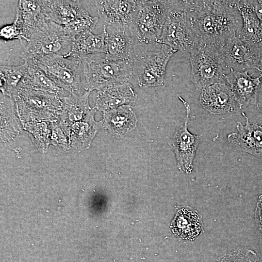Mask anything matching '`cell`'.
Returning <instances> with one entry per match:
<instances>
[{
	"instance_id": "20",
	"label": "cell",
	"mask_w": 262,
	"mask_h": 262,
	"mask_svg": "<svg viewBox=\"0 0 262 262\" xmlns=\"http://www.w3.org/2000/svg\"><path fill=\"white\" fill-rule=\"evenodd\" d=\"M46 19L66 26L87 12L79 0H41Z\"/></svg>"
},
{
	"instance_id": "8",
	"label": "cell",
	"mask_w": 262,
	"mask_h": 262,
	"mask_svg": "<svg viewBox=\"0 0 262 262\" xmlns=\"http://www.w3.org/2000/svg\"><path fill=\"white\" fill-rule=\"evenodd\" d=\"M165 2L166 18L158 44L190 53L198 43L186 21V0H165Z\"/></svg>"
},
{
	"instance_id": "4",
	"label": "cell",
	"mask_w": 262,
	"mask_h": 262,
	"mask_svg": "<svg viewBox=\"0 0 262 262\" xmlns=\"http://www.w3.org/2000/svg\"><path fill=\"white\" fill-rule=\"evenodd\" d=\"M24 62L32 63L42 70L58 86L69 94L81 96L84 85L82 62L79 59L69 60L62 55H49Z\"/></svg>"
},
{
	"instance_id": "34",
	"label": "cell",
	"mask_w": 262,
	"mask_h": 262,
	"mask_svg": "<svg viewBox=\"0 0 262 262\" xmlns=\"http://www.w3.org/2000/svg\"><path fill=\"white\" fill-rule=\"evenodd\" d=\"M255 219L259 229L262 232V195L259 196L255 212Z\"/></svg>"
},
{
	"instance_id": "35",
	"label": "cell",
	"mask_w": 262,
	"mask_h": 262,
	"mask_svg": "<svg viewBox=\"0 0 262 262\" xmlns=\"http://www.w3.org/2000/svg\"><path fill=\"white\" fill-rule=\"evenodd\" d=\"M253 3L256 14L262 22V0H253Z\"/></svg>"
},
{
	"instance_id": "21",
	"label": "cell",
	"mask_w": 262,
	"mask_h": 262,
	"mask_svg": "<svg viewBox=\"0 0 262 262\" xmlns=\"http://www.w3.org/2000/svg\"><path fill=\"white\" fill-rule=\"evenodd\" d=\"M103 128L117 138L123 137L136 126L137 120L130 105H124L103 112Z\"/></svg>"
},
{
	"instance_id": "15",
	"label": "cell",
	"mask_w": 262,
	"mask_h": 262,
	"mask_svg": "<svg viewBox=\"0 0 262 262\" xmlns=\"http://www.w3.org/2000/svg\"><path fill=\"white\" fill-rule=\"evenodd\" d=\"M199 101L202 107L213 115L234 112L236 103L227 82L213 84L201 89Z\"/></svg>"
},
{
	"instance_id": "17",
	"label": "cell",
	"mask_w": 262,
	"mask_h": 262,
	"mask_svg": "<svg viewBox=\"0 0 262 262\" xmlns=\"http://www.w3.org/2000/svg\"><path fill=\"white\" fill-rule=\"evenodd\" d=\"M97 110L92 108L81 120L72 124L65 131L70 149L80 152L89 148L98 131L103 128L102 121H96Z\"/></svg>"
},
{
	"instance_id": "18",
	"label": "cell",
	"mask_w": 262,
	"mask_h": 262,
	"mask_svg": "<svg viewBox=\"0 0 262 262\" xmlns=\"http://www.w3.org/2000/svg\"><path fill=\"white\" fill-rule=\"evenodd\" d=\"M137 95L129 82L105 87L95 94L93 99L97 110L108 112L134 101Z\"/></svg>"
},
{
	"instance_id": "24",
	"label": "cell",
	"mask_w": 262,
	"mask_h": 262,
	"mask_svg": "<svg viewBox=\"0 0 262 262\" xmlns=\"http://www.w3.org/2000/svg\"><path fill=\"white\" fill-rule=\"evenodd\" d=\"M90 92L81 96L69 94L63 97V107L58 124L65 132L72 124L82 119L92 108L89 103Z\"/></svg>"
},
{
	"instance_id": "22",
	"label": "cell",
	"mask_w": 262,
	"mask_h": 262,
	"mask_svg": "<svg viewBox=\"0 0 262 262\" xmlns=\"http://www.w3.org/2000/svg\"><path fill=\"white\" fill-rule=\"evenodd\" d=\"M242 18L239 37L246 43L262 49V22L254 10L253 0H237Z\"/></svg>"
},
{
	"instance_id": "23",
	"label": "cell",
	"mask_w": 262,
	"mask_h": 262,
	"mask_svg": "<svg viewBox=\"0 0 262 262\" xmlns=\"http://www.w3.org/2000/svg\"><path fill=\"white\" fill-rule=\"evenodd\" d=\"M170 228L178 237L193 241L202 231L201 216L196 211L190 208L180 209L176 212Z\"/></svg>"
},
{
	"instance_id": "16",
	"label": "cell",
	"mask_w": 262,
	"mask_h": 262,
	"mask_svg": "<svg viewBox=\"0 0 262 262\" xmlns=\"http://www.w3.org/2000/svg\"><path fill=\"white\" fill-rule=\"evenodd\" d=\"M110 33L106 25L103 30L105 33L106 53L108 59L133 61L138 46L130 29L114 28Z\"/></svg>"
},
{
	"instance_id": "12",
	"label": "cell",
	"mask_w": 262,
	"mask_h": 262,
	"mask_svg": "<svg viewBox=\"0 0 262 262\" xmlns=\"http://www.w3.org/2000/svg\"><path fill=\"white\" fill-rule=\"evenodd\" d=\"M95 5L105 25L114 28L130 29L138 10L137 0H96Z\"/></svg>"
},
{
	"instance_id": "36",
	"label": "cell",
	"mask_w": 262,
	"mask_h": 262,
	"mask_svg": "<svg viewBox=\"0 0 262 262\" xmlns=\"http://www.w3.org/2000/svg\"></svg>"
},
{
	"instance_id": "27",
	"label": "cell",
	"mask_w": 262,
	"mask_h": 262,
	"mask_svg": "<svg viewBox=\"0 0 262 262\" xmlns=\"http://www.w3.org/2000/svg\"><path fill=\"white\" fill-rule=\"evenodd\" d=\"M28 64L25 75L19 84L26 88L40 91L61 97L66 96L64 90L58 86L42 70L34 64Z\"/></svg>"
},
{
	"instance_id": "28",
	"label": "cell",
	"mask_w": 262,
	"mask_h": 262,
	"mask_svg": "<svg viewBox=\"0 0 262 262\" xmlns=\"http://www.w3.org/2000/svg\"><path fill=\"white\" fill-rule=\"evenodd\" d=\"M28 66L25 62L19 66H0V89L2 95L13 98Z\"/></svg>"
},
{
	"instance_id": "10",
	"label": "cell",
	"mask_w": 262,
	"mask_h": 262,
	"mask_svg": "<svg viewBox=\"0 0 262 262\" xmlns=\"http://www.w3.org/2000/svg\"><path fill=\"white\" fill-rule=\"evenodd\" d=\"M220 52L228 73L249 68L262 71V49L246 43L239 36L221 48Z\"/></svg>"
},
{
	"instance_id": "7",
	"label": "cell",
	"mask_w": 262,
	"mask_h": 262,
	"mask_svg": "<svg viewBox=\"0 0 262 262\" xmlns=\"http://www.w3.org/2000/svg\"><path fill=\"white\" fill-rule=\"evenodd\" d=\"M137 12L130 28L138 46L157 43L166 18L165 0H137Z\"/></svg>"
},
{
	"instance_id": "32",
	"label": "cell",
	"mask_w": 262,
	"mask_h": 262,
	"mask_svg": "<svg viewBox=\"0 0 262 262\" xmlns=\"http://www.w3.org/2000/svg\"><path fill=\"white\" fill-rule=\"evenodd\" d=\"M50 127L51 130L50 144L64 151L70 149L67 137L58 123H50Z\"/></svg>"
},
{
	"instance_id": "5",
	"label": "cell",
	"mask_w": 262,
	"mask_h": 262,
	"mask_svg": "<svg viewBox=\"0 0 262 262\" xmlns=\"http://www.w3.org/2000/svg\"><path fill=\"white\" fill-rule=\"evenodd\" d=\"M220 49L203 44L198 45L190 52L191 79L197 89H201L217 83L227 82L226 77L228 72Z\"/></svg>"
},
{
	"instance_id": "33",
	"label": "cell",
	"mask_w": 262,
	"mask_h": 262,
	"mask_svg": "<svg viewBox=\"0 0 262 262\" xmlns=\"http://www.w3.org/2000/svg\"><path fill=\"white\" fill-rule=\"evenodd\" d=\"M22 29L14 20L12 24L2 27L0 31V38L4 40L18 39L22 41Z\"/></svg>"
},
{
	"instance_id": "29",
	"label": "cell",
	"mask_w": 262,
	"mask_h": 262,
	"mask_svg": "<svg viewBox=\"0 0 262 262\" xmlns=\"http://www.w3.org/2000/svg\"><path fill=\"white\" fill-rule=\"evenodd\" d=\"M22 126L29 132L33 141L40 152L45 153L47 151L50 144L51 134L49 123L44 121L31 122Z\"/></svg>"
},
{
	"instance_id": "14",
	"label": "cell",
	"mask_w": 262,
	"mask_h": 262,
	"mask_svg": "<svg viewBox=\"0 0 262 262\" xmlns=\"http://www.w3.org/2000/svg\"><path fill=\"white\" fill-rule=\"evenodd\" d=\"M245 125L237 122V132L228 135L229 143L238 150L249 153L262 160V126L257 123L250 124L245 113Z\"/></svg>"
},
{
	"instance_id": "3",
	"label": "cell",
	"mask_w": 262,
	"mask_h": 262,
	"mask_svg": "<svg viewBox=\"0 0 262 262\" xmlns=\"http://www.w3.org/2000/svg\"><path fill=\"white\" fill-rule=\"evenodd\" d=\"M79 59L85 79V91H98L109 85L129 82L133 76L132 61H115L94 55Z\"/></svg>"
},
{
	"instance_id": "9",
	"label": "cell",
	"mask_w": 262,
	"mask_h": 262,
	"mask_svg": "<svg viewBox=\"0 0 262 262\" xmlns=\"http://www.w3.org/2000/svg\"><path fill=\"white\" fill-rule=\"evenodd\" d=\"M177 51L164 44L156 51L138 49L133 59V70L138 85L146 87L163 86L166 66Z\"/></svg>"
},
{
	"instance_id": "1",
	"label": "cell",
	"mask_w": 262,
	"mask_h": 262,
	"mask_svg": "<svg viewBox=\"0 0 262 262\" xmlns=\"http://www.w3.org/2000/svg\"><path fill=\"white\" fill-rule=\"evenodd\" d=\"M185 16L198 46L221 48L239 36L242 26L237 0H186Z\"/></svg>"
},
{
	"instance_id": "13",
	"label": "cell",
	"mask_w": 262,
	"mask_h": 262,
	"mask_svg": "<svg viewBox=\"0 0 262 262\" xmlns=\"http://www.w3.org/2000/svg\"><path fill=\"white\" fill-rule=\"evenodd\" d=\"M262 74L253 78L247 71H229L226 80L229 85L234 99L240 109L250 105L258 106V97Z\"/></svg>"
},
{
	"instance_id": "19",
	"label": "cell",
	"mask_w": 262,
	"mask_h": 262,
	"mask_svg": "<svg viewBox=\"0 0 262 262\" xmlns=\"http://www.w3.org/2000/svg\"><path fill=\"white\" fill-rule=\"evenodd\" d=\"M15 19L22 26L21 43L23 44L47 21L41 0H19Z\"/></svg>"
},
{
	"instance_id": "25",
	"label": "cell",
	"mask_w": 262,
	"mask_h": 262,
	"mask_svg": "<svg viewBox=\"0 0 262 262\" xmlns=\"http://www.w3.org/2000/svg\"><path fill=\"white\" fill-rule=\"evenodd\" d=\"M105 40V33L103 30L101 34H95L90 31L85 32L75 38L70 52L63 56L80 59L97 53L106 54Z\"/></svg>"
},
{
	"instance_id": "31",
	"label": "cell",
	"mask_w": 262,
	"mask_h": 262,
	"mask_svg": "<svg viewBox=\"0 0 262 262\" xmlns=\"http://www.w3.org/2000/svg\"><path fill=\"white\" fill-rule=\"evenodd\" d=\"M218 262H261L253 250L239 248L227 252L220 257Z\"/></svg>"
},
{
	"instance_id": "26",
	"label": "cell",
	"mask_w": 262,
	"mask_h": 262,
	"mask_svg": "<svg viewBox=\"0 0 262 262\" xmlns=\"http://www.w3.org/2000/svg\"><path fill=\"white\" fill-rule=\"evenodd\" d=\"M0 139L2 143H9L19 133L21 129L18 122L15 103L13 98L1 96Z\"/></svg>"
},
{
	"instance_id": "11",
	"label": "cell",
	"mask_w": 262,
	"mask_h": 262,
	"mask_svg": "<svg viewBox=\"0 0 262 262\" xmlns=\"http://www.w3.org/2000/svg\"><path fill=\"white\" fill-rule=\"evenodd\" d=\"M183 103L186 111L184 123L176 131L171 141L170 146L173 150L178 169L187 173L193 170V161L198 148L200 137L191 133L188 129V122L191 112V108L182 98L179 97Z\"/></svg>"
},
{
	"instance_id": "2",
	"label": "cell",
	"mask_w": 262,
	"mask_h": 262,
	"mask_svg": "<svg viewBox=\"0 0 262 262\" xmlns=\"http://www.w3.org/2000/svg\"><path fill=\"white\" fill-rule=\"evenodd\" d=\"M13 98L22 125L35 122H57L63 107V97L18 85Z\"/></svg>"
},
{
	"instance_id": "30",
	"label": "cell",
	"mask_w": 262,
	"mask_h": 262,
	"mask_svg": "<svg viewBox=\"0 0 262 262\" xmlns=\"http://www.w3.org/2000/svg\"><path fill=\"white\" fill-rule=\"evenodd\" d=\"M98 20V17L92 16L87 12L68 24L63 26L64 33L66 35L75 38L82 33L92 32Z\"/></svg>"
},
{
	"instance_id": "6",
	"label": "cell",
	"mask_w": 262,
	"mask_h": 262,
	"mask_svg": "<svg viewBox=\"0 0 262 262\" xmlns=\"http://www.w3.org/2000/svg\"><path fill=\"white\" fill-rule=\"evenodd\" d=\"M74 39L65 34L63 26L47 20L26 42L21 57L25 62L49 55L65 56Z\"/></svg>"
}]
</instances>
